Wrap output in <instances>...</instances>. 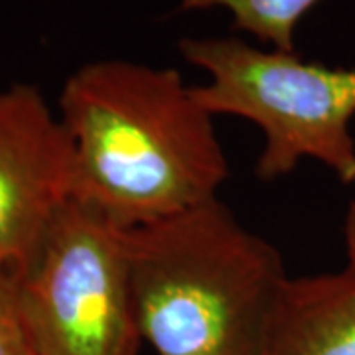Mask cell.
I'll use <instances>...</instances> for the list:
<instances>
[{"instance_id":"obj_8","label":"cell","mask_w":355,"mask_h":355,"mask_svg":"<svg viewBox=\"0 0 355 355\" xmlns=\"http://www.w3.org/2000/svg\"><path fill=\"white\" fill-rule=\"evenodd\" d=\"M0 355H38L26 326L12 270L0 268Z\"/></svg>"},{"instance_id":"obj_6","label":"cell","mask_w":355,"mask_h":355,"mask_svg":"<svg viewBox=\"0 0 355 355\" xmlns=\"http://www.w3.org/2000/svg\"><path fill=\"white\" fill-rule=\"evenodd\" d=\"M261 355H355V270L288 279Z\"/></svg>"},{"instance_id":"obj_7","label":"cell","mask_w":355,"mask_h":355,"mask_svg":"<svg viewBox=\"0 0 355 355\" xmlns=\"http://www.w3.org/2000/svg\"><path fill=\"white\" fill-rule=\"evenodd\" d=\"M320 0H180L184 10L225 8L233 16V28L253 34L272 50L296 53L294 32Z\"/></svg>"},{"instance_id":"obj_4","label":"cell","mask_w":355,"mask_h":355,"mask_svg":"<svg viewBox=\"0 0 355 355\" xmlns=\"http://www.w3.org/2000/svg\"><path fill=\"white\" fill-rule=\"evenodd\" d=\"M38 355H139L127 229L69 200L16 275Z\"/></svg>"},{"instance_id":"obj_9","label":"cell","mask_w":355,"mask_h":355,"mask_svg":"<svg viewBox=\"0 0 355 355\" xmlns=\"http://www.w3.org/2000/svg\"><path fill=\"white\" fill-rule=\"evenodd\" d=\"M343 239H345V253L347 266L355 270V200L349 203L345 221H343Z\"/></svg>"},{"instance_id":"obj_2","label":"cell","mask_w":355,"mask_h":355,"mask_svg":"<svg viewBox=\"0 0 355 355\" xmlns=\"http://www.w3.org/2000/svg\"><path fill=\"white\" fill-rule=\"evenodd\" d=\"M142 340L158 355H261L286 280L280 253L219 198L127 229Z\"/></svg>"},{"instance_id":"obj_1","label":"cell","mask_w":355,"mask_h":355,"mask_svg":"<svg viewBox=\"0 0 355 355\" xmlns=\"http://www.w3.org/2000/svg\"><path fill=\"white\" fill-rule=\"evenodd\" d=\"M60 121L73 146V200L123 229L216 200L229 176L214 114L174 67L83 65L62 89Z\"/></svg>"},{"instance_id":"obj_5","label":"cell","mask_w":355,"mask_h":355,"mask_svg":"<svg viewBox=\"0 0 355 355\" xmlns=\"http://www.w3.org/2000/svg\"><path fill=\"white\" fill-rule=\"evenodd\" d=\"M73 200V146L38 89L0 91V268L30 261L53 217Z\"/></svg>"},{"instance_id":"obj_3","label":"cell","mask_w":355,"mask_h":355,"mask_svg":"<svg viewBox=\"0 0 355 355\" xmlns=\"http://www.w3.org/2000/svg\"><path fill=\"white\" fill-rule=\"evenodd\" d=\"M180 53L209 83L193 87L211 114L253 121L265 142L263 180L288 176L300 160H318L343 184H355V69L304 62L296 53L259 50L241 38H186Z\"/></svg>"}]
</instances>
